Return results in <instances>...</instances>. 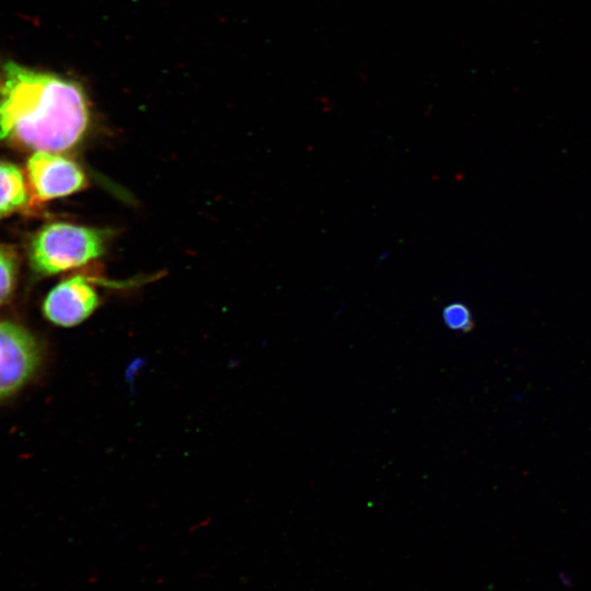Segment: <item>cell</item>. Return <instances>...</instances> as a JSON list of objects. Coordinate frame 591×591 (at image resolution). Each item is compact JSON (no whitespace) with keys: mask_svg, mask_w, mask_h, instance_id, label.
Returning <instances> with one entry per match:
<instances>
[{"mask_svg":"<svg viewBox=\"0 0 591 591\" xmlns=\"http://www.w3.org/2000/svg\"><path fill=\"white\" fill-rule=\"evenodd\" d=\"M40 360L39 345L27 329L0 321V399L22 389L36 373Z\"/></svg>","mask_w":591,"mask_h":591,"instance_id":"cell-3","label":"cell"},{"mask_svg":"<svg viewBox=\"0 0 591 591\" xmlns=\"http://www.w3.org/2000/svg\"><path fill=\"white\" fill-rule=\"evenodd\" d=\"M107 239L108 232L102 229L68 222L49 223L31 239L28 263L38 275H55L101 256Z\"/></svg>","mask_w":591,"mask_h":591,"instance_id":"cell-2","label":"cell"},{"mask_svg":"<svg viewBox=\"0 0 591 591\" xmlns=\"http://www.w3.org/2000/svg\"><path fill=\"white\" fill-rule=\"evenodd\" d=\"M90 114L79 82L12 60L0 63V142L63 152L82 139Z\"/></svg>","mask_w":591,"mask_h":591,"instance_id":"cell-1","label":"cell"},{"mask_svg":"<svg viewBox=\"0 0 591 591\" xmlns=\"http://www.w3.org/2000/svg\"><path fill=\"white\" fill-rule=\"evenodd\" d=\"M18 273V262L15 255L3 247H0V304L7 302L11 297Z\"/></svg>","mask_w":591,"mask_h":591,"instance_id":"cell-7","label":"cell"},{"mask_svg":"<svg viewBox=\"0 0 591 591\" xmlns=\"http://www.w3.org/2000/svg\"><path fill=\"white\" fill-rule=\"evenodd\" d=\"M30 185L23 171L15 164L0 160V218L27 205Z\"/></svg>","mask_w":591,"mask_h":591,"instance_id":"cell-6","label":"cell"},{"mask_svg":"<svg viewBox=\"0 0 591 591\" xmlns=\"http://www.w3.org/2000/svg\"><path fill=\"white\" fill-rule=\"evenodd\" d=\"M99 304L100 298L92 280L76 275L50 290L44 300L43 313L55 325L72 327L85 321Z\"/></svg>","mask_w":591,"mask_h":591,"instance_id":"cell-5","label":"cell"},{"mask_svg":"<svg viewBox=\"0 0 591 591\" xmlns=\"http://www.w3.org/2000/svg\"><path fill=\"white\" fill-rule=\"evenodd\" d=\"M444 324L452 331L468 332L474 322L470 309L463 303H451L442 311Z\"/></svg>","mask_w":591,"mask_h":591,"instance_id":"cell-8","label":"cell"},{"mask_svg":"<svg viewBox=\"0 0 591 591\" xmlns=\"http://www.w3.org/2000/svg\"><path fill=\"white\" fill-rule=\"evenodd\" d=\"M26 177L33 196L40 201L84 189L89 182L73 160L51 151H34L26 162Z\"/></svg>","mask_w":591,"mask_h":591,"instance_id":"cell-4","label":"cell"}]
</instances>
